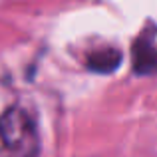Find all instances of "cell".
<instances>
[{
    "label": "cell",
    "mask_w": 157,
    "mask_h": 157,
    "mask_svg": "<svg viewBox=\"0 0 157 157\" xmlns=\"http://www.w3.org/2000/svg\"><path fill=\"white\" fill-rule=\"evenodd\" d=\"M0 135L12 157H36L40 149L38 129L32 117L20 107H10L0 117Z\"/></svg>",
    "instance_id": "1"
},
{
    "label": "cell",
    "mask_w": 157,
    "mask_h": 157,
    "mask_svg": "<svg viewBox=\"0 0 157 157\" xmlns=\"http://www.w3.org/2000/svg\"><path fill=\"white\" fill-rule=\"evenodd\" d=\"M131 64L141 76L157 74V26H145L131 46Z\"/></svg>",
    "instance_id": "2"
},
{
    "label": "cell",
    "mask_w": 157,
    "mask_h": 157,
    "mask_svg": "<svg viewBox=\"0 0 157 157\" xmlns=\"http://www.w3.org/2000/svg\"><path fill=\"white\" fill-rule=\"evenodd\" d=\"M119 64H121V54L117 50H113V48H104V50L92 52L88 58V68L98 74L115 72Z\"/></svg>",
    "instance_id": "3"
},
{
    "label": "cell",
    "mask_w": 157,
    "mask_h": 157,
    "mask_svg": "<svg viewBox=\"0 0 157 157\" xmlns=\"http://www.w3.org/2000/svg\"><path fill=\"white\" fill-rule=\"evenodd\" d=\"M0 157H12V155H10V151H8V149H6V145H4L2 135H0Z\"/></svg>",
    "instance_id": "4"
}]
</instances>
